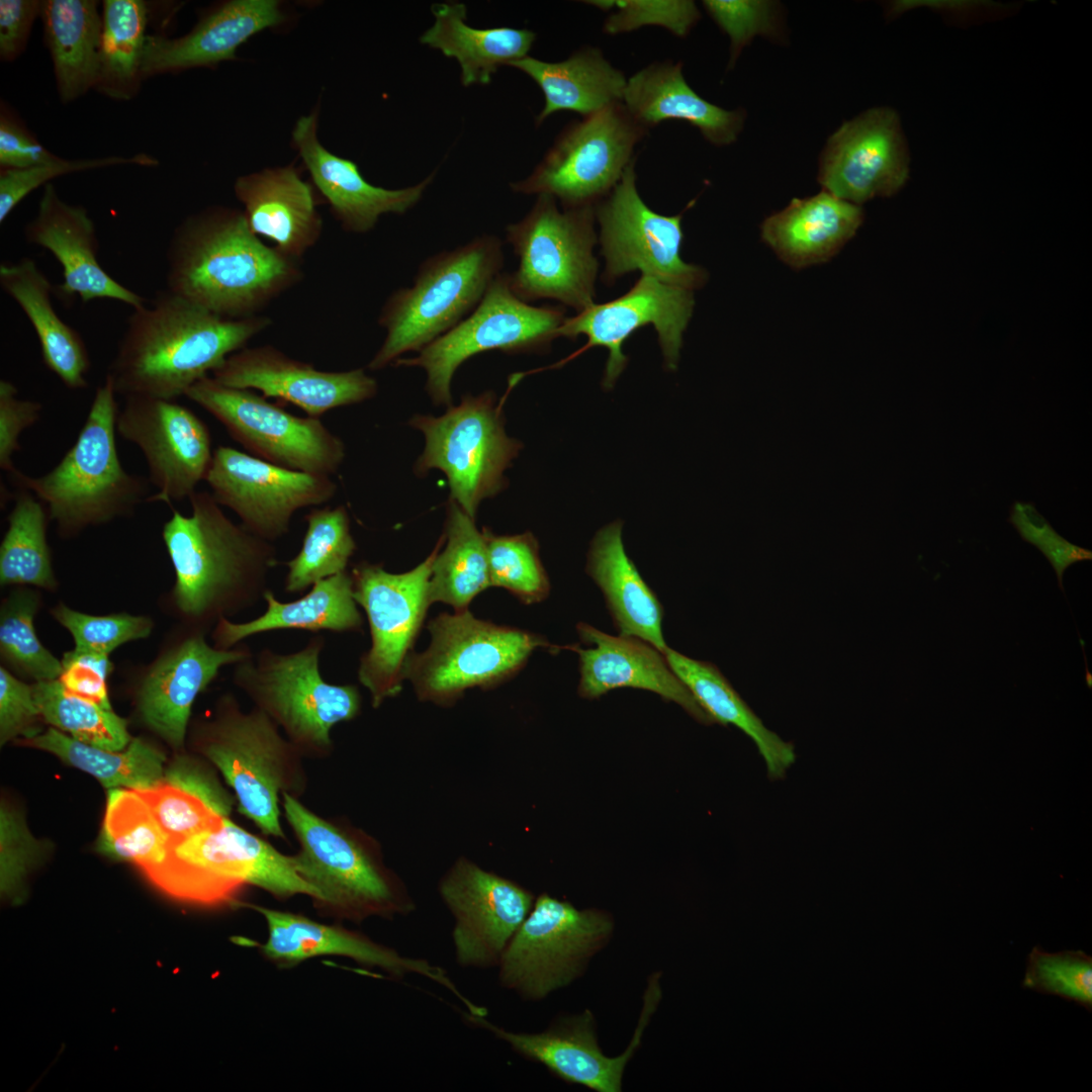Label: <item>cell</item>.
Listing matches in <instances>:
<instances>
[{
	"mask_svg": "<svg viewBox=\"0 0 1092 1092\" xmlns=\"http://www.w3.org/2000/svg\"><path fill=\"white\" fill-rule=\"evenodd\" d=\"M166 262V289L236 320L259 315L303 277L300 260L266 245L243 210L225 205L185 217L172 234Z\"/></svg>",
	"mask_w": 1092,
	"mask_h": 1092,
	"instance_id": "cell-1",
	"label": "cell"
},
{
	"mask_svg": "<svg viewBox=\"0 0 1092 1092\" xmlns=\"http://www.w3.org/2000/svg\"><path fill=\"white\" fill-rule=\"evenodd\" d=\"M228 318L168 289L132 309L107 376L116 394L175 400L272 325Z\"/></svg>",
	"mask_w": 1092,
	"mask_h": 1092,
	"instance_id": "cell-2",
	"label": "cell"
},
{
	"mask_svg": "<svg viewBox=\"0 0 1092 1092\" xmlns=\"http://www.w3.org/2000/svg\"><path fill=\"white\" fill-rule=\"evenodd\" d=\"M189 500L191 514L172 509L162 536L175 572L173 609L187 627L206 631L264 599L278 561L272 542L234 523L211 492Z\"/></svg>",
	"mask_w": 1092,
	"mask_h": 1092,
	"instance_id": "cell-3",
	"label": "cell"
},
{
	"mask_svg": "<svg viewBox=\"0 0 1092 1092\" xmlns=\"http://www.w3.org/2000/svg\"><path fill=\"white\" fill-rule=\"evenodd\" d=\"M287 823L298 841L292 855L297 873L318 897L320 915L339 922L393 919L415 909L401 879L389 869L378 843L362 830L318 816L298 798L281 796Z\"/></svg>",
	"mask_w": 1092,
	"mask_h": 1092,
	"instance_id": "cell-4",
	"label": "cell"
},
{
	"mask_svg": "<svg viewBox=\"0 0 1092 1092\" xmlns=\"http://www.w3.org/2000/svg\"><path fill=\"white\" fill-rule=\"evenodd\" d=\"M116 392L109 376L95 391L74 445L46 474H9L20 489L32 492L47 508L63 537L132 516L148 502L150 481L126 471L116 447Z\"/></svg>",
	"mask_w": 1092,
	"mask_h": 1092,
	"instance_id": "cell-5",
	"label": "cell"
},
{
	"mask_svg": "<svg viewBox=\"0 0 1092 1092\" xmlns=\"http://www.w3.org/2000/svg\"><path fill=\"white\" fill-rule=\"evenodd\" d=\"M279 729L260 709L246 712L225 694L210 719L195 723L190 738L233 789L238 811L263 834L285 839L281 796L299 799L308 780L303 755Z\"/></svg>",
	"mask_w": 1092,
	"mask_h": 1092,
	"instance_id": "cell-6",
	"label": "cell"
},
{
	"mask_svg": "<svg viewBox=\"0 0 1092 1092\" xmlns=\"http://www.w3.org/2000/svg\"><path fill=\"white\" fill-rule=\"evenodd\" d=\"M503 266V243L493 235L427 258L414 284L393 291L383 304L377 322L386 334L368 368L381 370L403 353L420 352L457 326L476 308Z\"/></svg>",
	"mask_w": 1092,
	"mask_h": 1092,
	"instance_id": "cell-7",
	"label": "cell"
},
{
	"mask_svg": "<svg viewBox=\"0 0 1092 1092\" xmlns=\"http://www.w3.org/2000/svg\"><path fill=\"white\" fill-rule=\"evenodd\" d=\"M144 876L167 896L193 905L235 904L247 885L276 899L318 894L296 871L292 855L233 822L201 831L171 846L165 859Z\"/></svg>",
	"mask_w": 1092,
	"mask_h": 1092,
	"instance_id": "cell-8",
	"label": "cell"
},
{
	"mask_svg": "<svg viewBox=\"0 0 1092 1092\" xmlns=\"http://www.w3.org/2000/svg\"><path fill=\"white\" fill-rule=\"evenodd\" d=\"M322 635L289 653L263 648L235 664L233 681L282 729L303 757L326 758L333 727L355 719L362 700L354 685L328 682L320 670Z\"/></svg>",
	"mask_w": 1092,
	"mask_h": 1092,
	"instance_id": "cell-9",
	"label": "cell"
},
{
	"mask_svg": "<svg viewBox=\"0 0 1092 1092\" xmlns=\"http://www.w3.org/2000/svg\"><path fill=\"white\" fill-rule=\"evenodd\" d=\"M428 629L429 647L407 655L402 675L420 700L443 706L467 689H489L511 678L538 648H562L537 634L479 620L468 610L442 613Z\"/></svg>",
	"mask_w": 1092,
	"mask_h": 1092,
	"instance_id": "cell-10",
	"label": "cell"
},
{
	"mask_svg": "<svg viewBox=\"0 0 1092 1092\" xmlns=\"http://www.w3.org/2000/svg\"><path fill=\"white\" fill-rule=\"evenodd\" d=\"M595 218V206L560 209L553 196L538 195L527 215L506 229L519 257L518 269L508 274L513 292L526 302L553 299L576 312L594 304Z\"/></svg>",
	"mask_w": 1092,
	"mask_h": 1092,
	"instance_id": "cell-11",
	"label": "cell"
},
{
	"mask_svg": "<svg viewBox=\"0 0 1092 1092\" xmlns=\"http://www.w3.org/2000/svg\"><path fill=\"white\" fill-rule=\"evenodd\" d=\"M504 423L492 391L466 394L443 416L416 415L408 422L426 439L415 471L442 470L451 499L473 520L479 504L506 486L504 473L523 447L506 434Z\"/></svg>",
	"mask_w": 1092,
	"mask_h": 1092,
	"instance_id": "cell-12",
	"label": "cell"
},
{
	"mask_svg": "<svg viewBox=\"0 0 1092 1092\" xmlns=\"http://www.w3.org/2000/svg\"><path fill=\"white\" fill-rule=\"evenodd\" d=\"M614 927L605 911L541 894L502 957L498 983L526 1001L543 1000L582 976Z\"/></svg>",
	"mask_w": 1092,
	"mask_h": 1092,
	"instance_id": "cell-13",
	"label": "cell"
},
{
	"mask_svg": "<svg viewBox=\"0 0 1092 1092\" xmlns=\"http://www.w3.org/2000/svg\"><path fill=\"white\" fill-rule=\"evenodd\" d=\"M564 320L562 307L533 306L520 299L509 284L508 274L500 273L468 316L418 356L399 358L394 365L424 369L426 389L433 402L449 407L453 376L467 359L489 350L507 354L547 350L558 338Z\"/></svg>",
	"mask_w": 1092,
	"mask_h": 1092,
	"instance_id": "cell-14",
	"label": "cell"
},
{
	"mask_svg": "<svg viewBox=\"0 0 1092 1092\" xmlns=\"http://www.w3.org/2000/svg\"><path fill=\"white\" fill-rule=\"evenodd\" d=\"M648 129L622 102L567 124L534 171L510 184L524 194H547L562 208L596 206L617 185Z\"/></svg>",
	"mask_w": 1092,
	"mask_h": 1092,
	"instance_id": "cell-15",
	"label": "cell"
},
{
	"mask_svg": "<svg viewBox=\"0 0 1092 1092\" xmlns=\"http://www.w3.org/2000/svg\"><path fill=\"white\" fill-rule=\"evenodd\" d=\"M185 396L213 416L251 455L288 469L329 475L346 456L344 442L318 418H302L255 393L205 376Z\"/></svg>",
	"mask_w": 1092,
	"mask_h": 1092,
	"instance_id": "cell-16",
	"label": "cell"
},
{
	"mask_svg": "<svg viewBox=\"0 0 1092 1092\" xmlns=\"http://www.w3.org/2000/svg\"><path fill=\"white\" fill-rule=\"evenodd\" d=\"M414 569L391 573L366 561L352 569L353 596L368 619L371 646L360 657L359 681L379 708L402 689V669L426 612L431 605L429 584L434 560L443 543Z\"/></svg>",
	"mask_w": 1092,
	"mask_h": 1092,
	"instance_id": "cell-17",
	"label": "cell"
},
{
	"mask_svg": "<svg viewBox=\"0 0 1092 1092\" xmlns=\"http://www.w3.org/2000/svg\"><path fill=\"white\" fill-rule=\"evenodd\" d=\"M606 260L605 279L639 270L663 283L694 290L704 285V269L680 257L682 214L665 216L644 203L636 188L635 158L613 190L595 206Z\"/></svg>",
	"mask_w": 1092,
	"mask_h": 1092,
	"instance_id": "cell-18",
	"label": "cell"
},
{
	"mask_svg": "<svg viewBox=\"0 0 1092 1092\" xmlns=\"http://www.w3.org/2000/svg\"><path fill=\"white\" fill-rule=\"evenodd\" d=\"M659 974L648 980L637 1027L625 1052L606 1056L598 1041L596 1019L585 1009L557 1017L540 1032H519L489 1021L486 1016L463 1012L467 1023L491 1033L523 1058L543 1065L558 1079L597 1092H620L625 1069L639 1049L642 1036L661 999Z\"/></svg>",
	"mask_w": 1092,
	"mask_h": 1092,
	"instance_id": "cell-19",
	"label": "cell"
},
{
	"mask_svg": "<svg viewBox=\"0 0 1092 1092\" xmlns=\"http://www.w3.org/2000/svg\"><path fill=\"white\" fill-rule=\"evenodd\" d=\"M204 480L219 506L270 542L289 532L298 510L326 504L337 491L329 475L288 469L226 446L213 451Z\"/></svg>",
	"mask_w": 1092,
	"mask_h": 1092,
	"instance_id": "cell-20",
	"label": "cell"
},
{
	"mask_svg": "<svg viewBox=\"0 0 1092 1092\" xmlns=\"http://www.w3.org/2000/svg\"><path fill=\"white\" fill-rule=\"evenodd\" d=\"M116 432L138 446L146 459L148 480L157 488L148 502L171 506L189 498L205 479L213 457L209 430L175 400L124 397Z\"/></svg>",
	"mask_w": 1092,
	"mask_h": 1092,
	"instance_id": "cell-21",
	"label": "cell"
},
{
	"mask_svg": "<svg viewBox=\"0 0 1092 1092\" xmlns=\"http://www.w3.org/2000/svg\"><path fill=\"white\" fill-rule=\"evenodd\" d=\"M439 894L454 917L455 961L473 970L497 968L535 902L519 884L463 857L443 876Z\"/></svg>",
	"mask_w": 1092,
	"mask_h": 1092,
	"instance_id": "cell-22",
	"label": "cell"
},
{
	"mask_svg": "<svg viewBox=\"0 0 1092 1092\" xmlns=\"http://www.w3.org/2000/svg\"><path fill=\"white\" fill-rule=\"evenodd\" d=\"M694 304L693 290L642 274L620 297L606 303H594L574 316L565 317L558 329V338L576 339L584 335L587 343L581 351L593 347L608 349L603 386L610 389L627 364L622 351L624 342L647 325H652L657 332L666 367L676 368L682 334Z\"/></svg>",
	"mask_w": 1092,
	"mask_h": 1092,
	"instance_id": "cell-23",
	"label": "cell"
},
{
	"mask_svg": "<svg viewBox=\"0 0 1092 1092\" xmlns=\"http://www.w3.org/2000/svg\"><path fill=\"white\" fill-rule=\"evenodd\" d=\"M237 906L258 912L266 921L268 936L257 943L262 956L280 969H289L309 959L337 956L370 969H378L393 979L418 975L452 993L467 1013L486 1016L485 1007L475 1004L455 985L448 973L428 960L402 956L365 933L340 923H323L307 916L266 906L239 902Z\"/></svg>",
	"mask_w": 1092,
	"mask_h": 1092,
	"instance_id": "cell-24",
	"label": "cell"
},
{
	"mask_svg": "<svg viewBox=\"0 0 1092 1092\" xmlns=\"http://www.w3.org/2000/svg\"><path fill=\"white\" fill-rule=\"evenodd\" d=\"M910 173V155L900 117L889 107L871 108L845 121L819 160L823 190L859 205L896 194Z\"/></svg>",
	"mask_w": 1092,
	"mask_h": 1092,
	"instance_id": "cell-25",
	"label": "cell"
},
{
	"mask_svg": "<svg viewBox=\"0 0 1092 1092\" xmlns=\"http://www.w3.org/2000/svg\"><path fill=\"white\" fill-rule=\"evenodd\" d=\"M211 376L234 388L256 389L318 418L336 407L374 397L376 380L364 369L324 371L293 359L272 345L245 347L230 355Z\"/></svg>",
	"mask_w": 1092,
	"mask_h": 1092,
	"instance_id": "cell-26",
	"label": "cell"
},
{
	"mask_svg": "<svg viewBox=\"0 0 1092 1092\" xmlns=\"http://www.w3.org/2000/svg\"><path fill=\"white\" fill-rule=\"evenodd\" d=\"M246 644L230 649L209 645L205 631L187 627L146 672L138 692L144 723L173 749L184 747L192 706L226 665L252 654Z\"/></svg>",
	"mask_w": 1092,
	"mask_h": 1092,
	"instance_id": "cell-27",
	"label": "cell"
},
{
	"mask_svg": "<svg viewBox=\"0 0 1092 1092\" xmlns=\"http://www.w3.org/2000/svg\"><path fill=\"white\" fill-rule=\"evenodd\" d=\"M290 19L279 0H228L204 12L192 29L177 37L148 34L142 62L144 80L197 68L214 69L238 60L237 51L255 34L279 28Z\"/></svg>",
	"mask_w": 1092,
	"mask_h": 1092,
	"instance_id": "cell-28",
	"label": "cell"
},
{
	"mask_svg": "<svg viewBox=\"0 0 1092 1092\" xmlns=\"http://www.w3.org/2000/svg\"><path fill=\"white\" fill-rule=\"evenodd\" d=\"M318 108L300 116L292 129L291 142L311 184L329 204L335 218L348 233L365 234L374 229L381 215L404 214L423 197L436 172L420 183L401 189H386L368 182L358 165L326 149L317 138Z\"/></svg>",
	"mask_w": 1092,
	"mask_h": 1092,
	"instance_id": "cell-29",
	"label": "cell"
},
{
	"mask_svg": "<svg viewBox=\"0 0 1092 1092\" xmlns=\"http://www.w3.org/2000/svg\"><path fill=\"white\" fill-rule=\"evenodd\" d=\"M27 243L49 250L63 268L58 291L65 297L79 296L86 303L113 299L134 308L146 299L112 278L97 259L98 241L87 209L62 199L53 183L43 186L35 216L27 222Z\"/></svg>",
	"mask_w": 1092,
	"mask_h": 1092,
	"instance_id": "cell-30",
	"label": "cell"
},
{
	"mask_svg": "<svg viewBox=\"0 0 1092 1092\" xmlns=\"http://www.w3.org/2000/svg\"><path fill=\"white\" fill-rule=\"evenodd\" d=\"M576 630L586 648H563L578 654L580 697L597 699L615 689H640L674 702L698 722L714 723L654 646L638 638L606 634L582 622Z\"/></svg>",
	"mask_w": 1092,
	"mask_h": 1092,
	"instance_id": "cell-31",
	"label": "cell"
},
{
	"mask_svg": "<svg viewBox=\"0 0 1092 1092\" xmlns=\"http://www.w3.org/2000/svg\"><path fill=\"white\" fill-rule=\"evenodd\" d=\"M234 191L251 231L285 255L300 260L318 242L317 192L293 163L242 175Z\"/></svg>",
	"mask_w": 1092,
	"mask_h": 1092,
	"instance_id": "cell-32",
	"label": "cell"
},
{
	"mask_svg": "<svg viewBox=\"0 0 1092 1092\" xmlns=\"http://www.w3.org/2000/svg\"><path fill=\"white\" fill-rule=\"evenodd\" d=\"M622 103L647 129L668 119L685 120L718 147L734 143L745 120L743 109H724L694 91L680 62H656L636 72L627 79Z\"/></svg>",
	"mask_w": 1092,
	"mask_h": 1092,
	"instance_id": "cell-33",
	"label": "cell"
},
{
	"mask_svg": "<svg viewBox=\"0 0 1092 1092\" xmlns=\"http://www.w3.org/2000/svg\"><path fill=\"white\" fill-rule=\"evenodd\" d=\"M862 220L859 205L823 190L794 198L765 218L761 238L784 262L803 268L828 261L855 235Z\"/></svg>",
	"mask_w": 1092,
	"mask_h": 1092,
	"instance_id": "cell-34",
	"label": "cell"
},
{
	"mask_svg": "<svg viewBox=\"0 0 1092 1092\" xmlns=\"http://www.w3.org/2000/svg\"><path fill=\"white\" fill-rule=\"evenodd\" d=\"M622 527L617 520L598 531L586 572L601 588L619 635L643 640L663 653L668 646L662 633V606L627 555Z\"/></svg>",
	"mask_w": 1092,
	"mask_h": 1092,
	"instance_id": "cell-35",
	"label": "cell"
},
{
	"mask_svg": "<svg viewBox=\"0 0 1092 1092\" xmlns=\"http://www.w3.org/2000/svg\"><path fill=\"white\" fill-rule=\"evenodd\" d=\"M264 600L266 611L253 620L236 623L220 618L212 633L214 646L230 649L250 636L276 630L345 633L361 632L363 628L352 576L347 570L317 581L295 601L281 602L270 588Z\"/></svg>",
	"mask_w": 1092,
	"mask_h": 1092,
	"instance_id": "cell-36",
	"label": "cell"
},
{
	"mask_svg": "<svg viewBox=\"0 0 1092 1092\" xmlns=\"http://www.w3.org/2000/svg\"><path fill=\"white\" fill-rule=\"evenodd\" d=\"M0 285L22 309L38 338L43 364L70 389L88 387L91 362L82 336L58 315L52 284L37 264L24 257L0 265Z\"/></svg>",
	"mask_w": 1092,
	"mask_h": 1092,
	"instance_id": "cell-37",
	"label": "cell"
},
{
	"mask_svg": "<svg viewBox=\"0 0 1092 1092\" xmlns=\"http://www.w3.org/2000/svg\"><path fill=\"white\" fill-rule=\"evenodd\" d=\"M540 87L545 104L536 125L558 111H573L583 117L622 102L627 78L594 47H584L568 59L549 63L532 57L510 62Z\"/></svg>",
	"mask_w": 1092,
	"mask_h": 1092,
	"instance_id": "cell-38",
	"label": "cell"
},
{
	"mask_svg": "<svg viewBox=\"0 0 1092 1092\" xmlns=\"http://www.w3.org/2000/svg\"><path fill=\"white\" fill-rule=\"evenodd\" d=\"M431 11L435 21L420 42L456 59L465 87L488 84L498 67L527 57L536 39V33L526 28L472 27L461 2L434 3Z\"/></svg>",
	"mask_w": 1092,
	"mask_h": 1092,
	"instance_id": "cell-39",
	"label": "cell"
},
{
	"mask_svg": "<svg viewBox=\"0 0 1092 1092\" xmlns=\"http://www.w3.org/2000/svg\"><path fill=\"white\" fill-rule=\"evenodd\" d=\"M95 0H41L43 41L59 98L71 103L94 90L102 32Z\"/></svg>",
	"mask_w": 1092,
	"mask_h": 1092,
	"instance_id": "cell-40",
	"label": "cell"
},
{
	"mask_svg": "<svg viewBox=\"0 0 1092 1092\" xmlns=\"http://www.w3.org/2000/svg\"><path fill=\"white\" fill-rule=\"evenodd\" d=\"M666 661L713 722L734 725L756 745L768 778L779 780L796 760L792 743L767 729L742 700L716 665L693 659L671 648L663 652Z\"/></svg>",
	"mask_w": 1092,
	"mask_h": 1092,
	"instance_id": "cell-41",
	"label": "cell"
},
{
	"mask_svg": "<svg viewBox=\"0 0 1092 1092\" xmlns=\"http://www.w3.org/2000/svg\"><path fill=\"white\" fill-rule=\"evenodd\" d=\"M58 756L69 765L98 780L108 789H148L164 781L165 755L140 738L131 739L123 750H108L93 746L56 729L21 740Z\"/></svg>",
	"mask_w": 1092,
	"mask_h": 1092,
	"instance_id": "cell-42",
	"label": "cell"
},
{
	"mask_svg": "<svg viewBox=\"0 0 1092 1092\" xmlns=\"http://www.w3.org/2000/svg\"><path fill=\"white\" fill-rule=\"evenodd\" d=\"M102 32L94 90L116 101L133 99L142 88V62L151 6L144 0L102 1Z\"/></svg>",
	"mask_w": 1092,
	"mask_h": 1092,
	"instance_id": "cell-43",
	"label": "cell"
},
{
	"mask_svg": "<svg viewBox=\"0 0 1092 1092\" xmlns=\"http://www.w3.org/2000/svg\"><path fill=\"white\" fill-rule=\"evenodd\" d=\"M446 547L438 552L429 584L431 604L442 602L455 612L468 610L475 596L490 586L485 540L474 520L454 500L447 508Z\"/></svg>",
	"mask_w": 1092,
	"mask_h": 1092,
	"instance_id": "cell-44",
	"label": "cell"
},
{
	"mask_svg": "<svg viewBox=\"0 0 1092 1092\" xmlns=\"http://www.w3.org/2000/svg\"><path fill=\"white\" fill-rule=\"evenodd\" d=\"M8 528L0 545L1 585L57 586L47 540L46 506L29 490L20 489L8 516Z\"/></svg>",
	"mask_w": 1092,
	"mask_h": 1092,
	"instance_id": "cell-45",
	"label": "cell"
},
{
	"mask_svg": "<svg viewBox=\"0 0 1092 1092\" xmlns=\"http://www.w3.org/2000/svg\"><path fill=\"white\" fill-rule=\"evenodd\" d=\"M98 850L134 864L143 874L166 857L169 840L148 804L131 789H110Z\"/></svg>",
	"mask_w": 1092,
	"mask_h": 1092,
	"instance_id": "cell-46",
	"label": "cell"
},
{
	"mask_svg": "<svg viewBox=\"0 0 1092 1092\" xmlns=\"http://www.w3.org/2000/svg\"><path fill=\"white\" fill-rule=\"evenodd\" d=\"M304 519L307 528L300 550L286 562L287 594H301L317 581L346 571L356 550L345 507L313 508Z\"/></svg>",
	"mask_w": 1092,
	"mask_h": 1092,
	"instance_id": "cell-47",
	"label": "cell"
},
{
	"mask_svg": "<svg viewBox=\"0 0 1092 1092\" xmlns=\"http://www.w3.org/2000/svg\"><path fill=\"white\" fill-rule=\"evenodd\" d=\"M31 686L41 719L54 728L108 750H123L130 743L126 721L112 709L72 694L59 679Z\"/></svg>",
	"mask_w": 1092,
	"mask_h": 1092,
	"instance_id": "cell-48",
	"label": "cell"
},
{
	"mask_svg": "<svg viewBox=\"0 0 1092 1092\" xmlns=\"http://www.w3.org/2000/svg\"><path fill=\"white\" fill-rule=\"evenodd\" d=\"M39 606L35 592L19 589L5 599L0 612V651L5 662L36 681L58 679L62 660L39 641L33 619Z\"/></svg>",
	"mask_w": 1092,
	"mask_h": 1092,
	"instance_id": "cell-49",
	"label": "cell"
},
{
	"mask_svg": "<svg viewBox=\"0 0 1092 1092\" xmlns=\"http://www.w3.org/2000/svg\"><path fill=\"white\" fill-rule=\"evenodd\" d=\"M482 534L490 585L506 588L526 605L545 600L550 593V582L539 557L535 536L530 532L498 536L487 529H483Z\"/></svg>",
	"mask_w": 1092,
	"mask_h": 1092,
	"instance_id": "cell-50",
	"label": "cell"
},
{
	"mask_svg": "<svg viewBox=\"0 0 1092 1092\" xmlns=\"http://www.w3.org/2000/svg\"><path fill=\"white\" fill-rule=\"evenodd\" d=\"M1024 989L1054 995L1092 1010V957L1085 951L1050 952L1034 945L1026 957Z\"/></svg>",
	"mask_w": 1092,
	"mask_h": 1092,
	"instance_id": "cell-51",
	"label": "cell"
},
{
	"mask_svg": "<svg viewBox=\"0 0 1092 1092\" xmlns=\"http://www.w3.org/2000/svg\"><path fill=\"white\" fill-rule=\"evenodd\" d=\"M133 791L150 807L170 847L201 831L220 826L226 818L204 798L180 785L163 781L154 787Z\"/></svg>",
	"mask_w": 1092,
	"mask_h": 1092,
	"instance_id": "cell-52",
	"label": "cell"
},
{
	"mask_svg": "<svg viewBox=\"0 0 1092 1092\" xmlns=\"http://www.w3.org/2000/svg\"><path fill=\"white\" fill-rule=\"evenodd\" d=\"M55 620L72 635L74 649L108 656L120 645L147 638L153 629L149 617L127 613L95 616L60 603L52 610Z\"/></svg>",
	"mask_w": 1092,
	"mask_h": 1092,
	"instance_id": "cell-53",
	"label": "cell"
},
{
	"mask_svg": "<svg viewBox=\"0 0 1092 1092\" xmlns=\"http://www.w3.org/2000/svg\"><path fill=\"white\" fill-rule=\"evenodd\" d=\"M119 165L157 167L159 161L148 154L139 153L130 157L108 156L93 159L68 160L60 158L54 162L24 169L0 170V222L5 221L10 212L29 193L44 186L57 177L70 173L107 168Z\"/></svg>",
	"mask_w": 1092,
	"mask_h": 1092,
	"instance_id": "cell-54",
	"label": "cell"
},
{
	"mask_svg": "<svg viewBox=\"0 0 1092 1092\" xmlns=\"http://www.w3.org/2000/svg\"><path fill=\"white\" fill-rule=\"evenodd\" d=\"M597 7L611 11L603 26L608 34L633 31L645 25H657L682 37L701 17L695 2L687 0H600Z\"/></svg>",
	"mask_w": 1092,
	"mask_h": 1092,
	"instance_id": "cell-55",
	"label": "cell"
},
{
	"mask_svg": "<svg viewBox=\"0 0 1092 1092\" xmlns=\"http://www.w3.org/2000/svg\"><path fill=\"white\" fill-rule=\"evenodd\" d=\"M709 15L730 38L729 67L755 36L780 34L779 5L770 1H703Z\"/></svg>",
	"mask_w": 1092,
	"mask_h": 1092,
	"instance_id": "cell-56",
	"label": "cell"
},
{
	"mask_svg": "<svg viewBox=\"0 0 1092 1092\" xmlns=\"http://www.w3.org/2000/svg\"><path fill=\"white\" fill-rule=\"evenodd\" d=\"M43 851V844L30 833L21 813L6 802L0 806L1 891L19 900L23 881Z\"/></svg>",
	"mask_w": 1092,
	"mask_h": 1092,
	"instance_id": "cell-57",
	"label": "cell"
},
{
	"mask_svg": "<svg viewBox=\"0 0 1092 1092\" xmlns=\"http://www.w3.org/2000/svg\"><path fill=\"white\" fill-rule=\"evenodd\" d=\"M41 719L35 704L32 686L17 679L5 667H0V742L31 738L40 733Z\"/></svg>",
	"mask_w": 1092,
	"mask_h": 1092,
	"instance_id": "cell-58",
	"label": "cell"
},
{
	"mask_svg": "<svg viewBox=\"0 0 1092 1092\" xmlns=\"http://www.w3.org/2000/svg\"><path fill=\"white\" fill-rule=\"evenodd\" d=\"M16 386L0 380V468L11 474L17 470L12 457L21 450L19 437L40 418L42 405L38 401L17 397Z\"/></svg>",
	"mask_w": 1092,
	"mask_h": 1092,
	"instance_id": "cell-59",
	"label": "cell"
},
{
	"mask_svg": "<svg viewBox=\"0 0 1092 1092\" xmlns=\"http://www.w3.org/2000/svg\"><path fill=\"white\" fill-rule=\"evenodd\" d=\"M60 158L43 147L21 118L6 103L1 102L0 168H30Z\"/></svg>",
	"mask_w": 1092,
	"mask_h": 1092,
	"instance_id": "cell-60",
	"label": "cell"
},
{
	"mask_svg": "<svg viewBox=\"0 0 1092 1092\" xmlns=\"http://www.w3.org/2000/svg\"><path fill=\"white\" fill-rule=\"evenodd\" d=\"M110 666L108 656L73 649L64 654L58 679L72 694L112 709L106 688Z\"/></svg>",
	"mask_w": 1092,
	"mask_h": 1092,
	"instance_id": "cell-61",
	"label": "cell"
},
{
	"mask_svg": "<svg viewBox=\"0 0 1092 1092\" xmlns=\"http://www.w3.org/2000/svg\"><path fill=\"white\" fill-rule=\"evenodd\" d=\"M40 0H0V60L14 62L25 51Z\"/></svg>",
	"mask_w": 1092,
	"mask_h": 1092,
	"instance_id": "cell-62",
	"label": "cell"
},
{
	"mask_svg": "<svg viewBox=\"0 0 1092 1092\" xmlns=\"http://www.w3.org/2000/svg\"><path fill=\"white\" fill-rule=\"evenodd\" d=\"M1036 547L1046 557L1056 571L1059 585L1063 592V575L1065 570L1076 562L1092 559L1091 550L1069 542L1057 532L1052 534Z\"/></svg>",
	"mask_w": 1092,
	"mask_h": 1092,
	"instance_id": "cell-63",
	"label": "cell"
},
{
	"mask_svg": "<svg viewBox=\"0 0 1092 1092\" xmlns=\"http://www.w3.org/2000/svg\"><path fill=\"white\" fill-rule=\"evenodd\" d=\"M1008 521L1023 541L1035 547L1055 531L1030 503L1015 502L1011 507Z\"/></svg>",
	"mask_w": 1092,
	"mask_h": 1092,
	"instance_id": "cell-64",
	"label": "cell"
}]
</instances>
